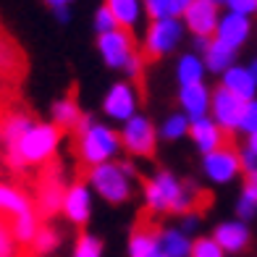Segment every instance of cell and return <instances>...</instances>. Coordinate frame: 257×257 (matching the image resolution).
Masks as SVG:
<instances>
[{
	"mask_svg": "<svg viewBox=\"0 0 257 257\" xmlns=\"http://www.w3.org/2000/svg\"><path fill=\"white\" fill-rule=\"evenodd\" d=\"M142 205L150 215H186L197 210L200 186L179 179L173 171L160 168L142 181Z\"/></svg>",
	"mask_w": 257,
	"mask_h": 257,
	"instance_id": "1",
	"label": "cell"
},
{
	"mask_svg": "<svg viewBox=\"0 0 257 257\" xmlns=\"http://www.w3.org/2000/svg\"><path fill=\"white\" fill-rule=\"evenodd\" d=\"M63 142V132L55 128L50 121H34V126L19 139L14 147L6 150V163L14 171H24L34 166H45L58 155Z\"/></svg>",
	"mask_w": 257,
	"mask_h": 257,
	"instance_id": "2",
	"label": "cell"
},
{
	"mask_svg": "<svg viewBox=\"0 0 257 257\" xmlns=\"http://www.w3.org/2000/svg\"><path fill=\"white\" fill-rule=\"evenodd\" d=\"M137 166L132 160H113L87 171V186L108 205H126L134 197Z\"/></svg>",
	"mask_w": 257,
	"mask_h": 257,
	"instance_id": "3",
	"label": "cell"
},
{
	"mask_svg": "<svg viewBox=\"0 0 257 257\" xmlns=\"http://www.w3.org/2000/svg\"><path fill=\"white\" fill-rule=\"evenodd\" d=\"M121 137L118 128H113L110 123L95 121L87 132L76 134V158L89 168L102 166V163H113L121 158Z\"/></svg>",
	"mask_w": 257,
	"mask_h": 257,
	"instance_id": "4",
	"label": "cell"
},
{
	"mask_svg": "<svg viewBox=\"0 0 257 257\" xmlns=\"http://www.w3.org/2000/svg\"><path fill=\"white\" fill-rule=\"evenodd\" d=\"M184 37H186V29L181 24V19H173V16L153 19L145 27V32H142L139 53L145 55V61L147 58H153V61H158V58H168V55H173L181 48Z\"/></svg>",
	"mask_w": 257,
	"mask_h": 257,
	"instance_id": "5",
	"label": "cell"
},
{
	"mask_svg": "<svg viewBox=\"0 0 257 257\" xmlns=\"http://www.w3.org/2000/svg\"><path fill=\"white\" fill-rule=\"evenodd\" d=\"M118 137H121V150L128 158L150 160V158H155V153H158V142H160L158 126L145 113H137L126 123H121Z\"/></svg>",
	"mask_w": 257,
	"mask_h": 257,
	"instance_id": "6",
	"label": "cell"
},
{
	"mask_svg": "<svg viewBox=\"0 0 257 257\" xmlns=\"http://www.w3.org/2000/svg\"><path fill=\"white\" fill-rule=\"evenodd\" d=\"M95 48H97V55H100L105 68H110V71H123L126 63L139 53V42L134 40L132 32L113 29L108 34H100L95 40Z\"/></svg>",
	"mask_w": 257,
	"mask_h": 257,
	"instance_id": "7",
	"label": "cell"
},
{
	"mask_svg": "<svg viewBox=\"0 0 257 257\" xmlns=\"http://www.w3.org/2000/svg\"><path fill=\"white\" fill-rule=\"evenodd\" d=\"M102 115L113 123H126L132 115L139 113V92H137V84L128 79H118L108 87V92L102 95Z\"/></svg>",
	"mask_w": 257,
	"mask_h": 257,
	"instance_id": "8",
	"label": "cell"
},
{
	"mask_svg": "<svg viewBox=\"0 0 257 257\" xmlns=\"http://www.w3.org/2000/svg\"><path fill=\"white\" fill-rule=\"evenodd\" d=\"M202 173L210 184L215 186H228L241 176V163H239V150L223 145L215 153L202 158Z\"/></svg>",
	"mask_w": 257,
	"mask_h": 257,
	"instance_id": "9",
	"label": "cell"
},
{
	"mask_svg": "<svg viewBox=\"0 0 257 257\" xmlns=\"http://www.w3.org/2000/svg\"><path fill=\"white\" fill-rule=\"evenodd\" d=\"M92 213H95V194L87 186V181H71L66 184L63 192V205H61V215L76 228H84Z\"/></svg>",
	"mask_w": 257,
	"mask_h": 257,
	"instance_id": "10",
	"label": "cell"
},
{
	"mask_svg": "<svg viewBox=\"0 0 257 257\" xmlns=\"http://www.w3.org/2000/svg\"><path fill=\"white\" fill-rule=\"evenodd\" d=\"M220 11L215 3H210V0H194V3L184 11L181 16V24L186 29V34H192V37H207L213 40L215 37V27L220 21Z\"/></svg>",
	"mask_w": 257,
	"mask_h": 257,
	"instance_id": "11",
	"label": "cell"
},
{
	"mask_svg": "<svg viewBox=\"0 0 257 257\" xmlns=\"http://www.w3.org/2000/svg\"><path fill=\"white\" fill-rule=\"evenodd\" d=\"M210 236H213L218 247L226 252V257L228 254H244L252 247V228H249V223L236 220V218H228V220L215 223V228H213Z\"/></svg>",
	"mask_w": 257,
	"mask_h": 257,
	"instance_id": "12",
	"label": "cell"
},
{
	"mask_svg": "<svg viewBox=\"0 0 257 257\" xmlns=\"http://www.w3.org/2000/svg\"><path fill=\"white\" fill-rule=\"evenodd\" d=\"M241 108H244V102L236 100L233 95H228L226 89H220V87L213 89V100H210V118L215 121V126H218L226 137L239 132Z\"/></svg>",
	"mask_w": 257,
	"mask_h": 257,
	"instance_id": "13",
	"label": "cell"
},
{
	"mask_svg": "<svg viewBox=\"0 0 257 257\" xmlns=\"http://www.w3.org/2000/svg\"><path fill=\"white\" fill-rule=\"evenodd\" d=\"M252 19L249 16H241V14H231V11H223L220 14V21H218V27H215V37L218 42H223L226 48L231 50H241L244 45L249 42L252 37Z\"/></svg>",
	"mask_w": 257,
	"mask_h": 257,
	"instance_id": "14",
	"label": "cell"
},
{
	"mask_svg": "<svg viewBox=\"0 0 257 257\" xmlns=\"http://www.w3.org/2000/svg\"><path fill=\"white\" fill-rule=\"evenodd\" d=\"M210 100H213V89L207 87V81H202V84L179 87V92H176L179 110H181L189 121H197V118H205V115H210Z\"/></svg>",
	"mask_w": 257,
	"mask_h": 257,
	"instance_id": "15",
	"label": "cell"
},
{
	"mask_svg": "<svg viewBox=\"0 0 257 257\" xmlns=\"http://www.w3.org/2000/svg\"><path fill=\"white\" fill-rule=\"evenodd\" d=\"M63 192H66V184L61 181L58 173H50V176H45L40 189H37V200L34 202V210H37L40 218H55L61 215V205H63Z\"/></svg>",
	"mask_w": 257,
	"mask_h": 257,
	"instance_id": "16",
	"label": "cell"
},
{
	"mask_svg": "<svg viewBox=\"0 0 257 257\" xmlns=\"http://www.w3.org/2000/svg\"><path fill=\"white\" fill-rule=\"evenodd\" d=\"M218 79H220L218 87L226 89L228 95H233L241 102H249V100L257 97V81H254V76L249 74V68L244 63H233L228 71H223Z\"/></svg>",
	"mask_w": 257,
	"mask_h": 257,
	"instance_id": "17",
	"label": "cell"
},
{
	"mask_svg": "<svg viewBox=\"0 0 257 257\" xmlns=\"http://www.w3.org/2000/svg\"><path fill=\"white\" fill-rule=\"evenodd\" d=\"M189 139H192L194 150H197L202 158L210 155V153H215V150H220V147L226 145V134L215 126V121L210 118V115L192 121V126H189Z\"/></svg>",
	"mask_w": 257,
	"mask_h": 257,
	"instance_id": "18",
	"label": "cell"
},
{
	"mask_svg": "<svg viewBox=\"0 0 257 257\" xmlns=\"http://www.w3.org/2000/svg\"><path fill=\"white\" fill-rule=\"evenodd\" d=\"M102 6L113 14L115 24L118 29H126V32H137L145 21V6L142 0H102Z\"/></svg>",
	"mask_w": 257,
	"mask_h": 257,
	"instance_id": "19",
	"label": "cell"
},
{
	"mask_svg": "<svg viewBox=\"0 0 257 257\" xmlns=\"http://www.w3.org/2000/svg\"><path fill=\"white\" fill-rule=\"evenodd\" d=\"M173 76H176V84H179V87L202 84V81L207 79L202 55H197L194 50L181 53V55L176 58V63H173Z\"/></svg>",
	"mask_w": 257,
	"mask_h": 257,
	"instance_id": "20",
	"label": "cell"
},
{
	"mask_svg": "<svg viewBox=\"0 0 257 257\" xmlns=\"http://www.w3.org/2000/svg\"><path fill=\"white\" fill-rule=\"evenodd\" d=\"M81 105L76 102V97L71 95H66V97H58L53 100L50 105V123L55 128H61V132H74L79 118H81Z\"/></svg>",
	"mask_w": 257,
	"mask_h": 257,
	"instance_id": "21",
	"label": "cell"
},
{
	"mask_svg": "<svg viewBox=\"0 0 257 257\" xmlns=\"http://www.w3.org/2000/svg\"><path fill=\"white\" fill-rule=\"evenodd\" d=\"M29 210H34V202H32V197L24 189L0 181V215L16 218L21 213H29Z\"/></svg>",
	"mask_w": 257,
	"mask_h": 257,
	"instance_id": "22",
	"label": "cell"
},
{
	"mask_svg": "<svg viewBox=\"0 0 257 257\" xmlns=\"http://www.w3.org/2000/svg\"><path fill=\"white\" fill-rule=\"evenodd\" d=\"M34 126V118L29 113L24 110H11L3 121H0V142H3V147H14L21 137H24L29 128Z\"/></svg>",
	"mask_w": 257,
	"mask_h": 257,
	"instance_id": "23",
	"label": "cell"
},
{
	"mask_svg": "<svg viewBox=\"0 0 257 257\" xmlns=\"http://www.w3.org/2000/svg\"><path fill=\"white\" fill-rule=\"evenodd\" d=\"M158 244L160 252H166L168 257H189L192 252V236H186L179 226L158 228Z\"/></svg>",
	"mask_w": 257,
	"mask_h": 257,
	"instance_id": "24",
	"label": "cell"
},
{
	"mask_svg": "<svg viewBox=\"0 0 257 257\" xmlns=\"http://www.w3.org/2000/svg\"><path fill=\"white\" fill-rule=\"evenodd\" d=\"M202 63H205V71L207 74L220 76L223 71H228V68L236 63V50L226 48V45L218 42V40H210L207 50L202 53Z\"/></svg>",
	"mask_w": 257,
	"mask_h": 257,
	"instance_id": "25",
	"label": "cell"
},
{
	"mask_svg": "<svg viewBox=\"0 0 257 257\" xmlns=\"http://www.w3.org/2000/svg\"><path fill=\"white\" fill-rule=\"evenodd\" d=\"M160 252V244H158V231L155 228H134L128 233V241H126V254L128 257H155Z\"/></svg>",
	"mask_w": 257,
	"mask_h": 257,
	"instance_id": "26",
	"label": "cell"
},
{
	"mask_svg": "<svg viewBox=\"0 0 257 257\" xmlns=\"http://www.w3.org/2000/svg\"><path fill=\"white\" fill-rule=\"evenodd\" d=\"M42 226V218L37 215V210H29V213H21L16 218H11V236H14V241L19 244V247H29L32 239L37 236V231Z\"/></svg>",
	"mask_w": 257,
	"mask_h": 257,
	"instance_id": "27",
	"label": "cell"
},
{
	"mask_svg": "<svg viewBox=\"0 0 257 257\" xmlns=\"http://www.w3.org/2000/svg\"><path fill=\"white\" fill-rule=\"evenodd\" d=\"M189 126H192V121L186 118L181 110H173V113H168L166 118L160 121L158 137L163 139V142H179V139L189 137Z\"/></svg>",
	"mask_w": 257,
	"mask_h": 257,
	"instance_id": "28",
	"label": "cell"
},
{
	"mask_svg": "<svg viewBox=\"0 0 257 257\" xmlns=\"http://www.w3.org/2000/svg\"><path fill=\"white\" fill-rule=\"evenodd\" d=\"M61 241H63L61 231H58L55 226H50V223H42L40 231H37V236L32 239L29 249L37 254V257H48V254H55V252H58Z\"/></svg>",
	"mask_w": 257,
	"mask_h": 257,
	"instance_id": "29",
	"label": "cell"
},
{
	"mask_svg": "<svg viewBox=\"0 0 257 257\" xmlns=\"http://www.w3.org/2000/svg\"><path fill=\"white\" fill-rule=\"evenodd\" d=\"M71 257H105V241L97 236V233L81 231L74 239Z\"/></svg>",
	"mask_w": 257,
	"mask_h": 257,
	"instance_id": "30",
	"label": "cell"
},
{
	"mask_svg": "<svg viewBox=\"0 0 257 257\" xmlns=\"http://www.w3.org/2000/svg\"><path fill=\"white\" fill-rule=\"evenodd\" d=\"M21 71V53L8 37H0V74L14 76Z\"/></svg>",
	"mask_w": 257,
	"mask_h": 257,
	"instance_id": "31",
	"label": "cell"
},
{
	"mask_svg": "<svg viewBox=\"0 0 257 257\" xmlns=\"http://www.w3.org/2000/svg\"><path fill=\"white\" fill-rule=\"evenodd\" d=\"M189 257H226V252L215 244V239L210 233H202V236L192 239V252Z\"/></svg>",
	"mask_w": 257,
	"mask_h": 257,
	"instance_id": "32",
	"label": "cell"
},
{
	"mask_svg": "<svg viewBox=\"0 0 257 257\" xmlns=\"http://www.w3.org/2000/svg\"><path fill=\"white\" fill-rule=\"evenodd\" d=\"M257 132V97L249 100V102H244V108H241V118H239V132L236 134H244V137H249Z\"/></svg>",
	"mask_w": 257,
	"mask_h": 257,
	"instance_id": "33",
	"label": "cell"
},
{
	"mask_svg": "<svg viewBox=\"0 0 257 257\" xmlns=\"http://www.w3.org/2000/svg\"><path fill=\"white\" fill-rule=\"evenodd\" d=\"M92 27H95L97 37H100V34H108V32H113V29H118V24H115L113 14H110V11L105 8V6H97L95 16H92Z\"/></svg>",
	"mask_w": 257,
	"mask_h": 257,
	"instance_id": "34",
	"label": "cell"
},
{
	"mask_svg": "<svg viewBox=\"0 0 257 257\" xmlns=\"http://www.w3.org/2000/svg\"><path fill=\"white\" fill-rule=\"evenodd\" d=\"M220 8L241 16H257V0H220Z\"/></svg>",
	"mask_w": 257,
	"mask_h": 257,
	"instance_id": "35",
	"label": "cell"
},
{
	"mask_svg": "<svg viewBox=\"0 0 257 257\" xmlns=\"http://www.w3.org/2000/svg\"><path fill=\"white\" fill-rule=\"evenodd\" d=\"M19 254V244L11 236V228L3 218H0V257H16Z\"/></svg>",
	"mask_w": 257,
	"mask_h": 257,
	"instance_id": "36",
	"label": "cell"
},
{
	"mask_svg": "<svg viewBox=\"0 0 257 257\" xmlns=\"http://www.w3.org/2000/svg\"><path fill=\"white\" fill-rule=\"evenodd\" d=\"M171 3H173V0H142L145 16H150V21L171 16Z\"/></svg>",
	"mask_w": 257,
	"mask_h": 257,
	"instance_id": "37",
	"label": "cell"
},
{
	"mask_svg": "<svg viewBox=\"0 0 257 257\" xmlns=\"http://www.w3.org/2000/svg\"><path fill=\"white\" fill-rule=\"evenodd\" d=\"M186 236H197L200 233V226H202V215H200V210H194V213H186V215H181L179 218V223H176Z\"/></svg>",
	"mask_w": 257,
	"mask_h": 257,
	"instance_id": "38",
	"label": "cell"
},
{
	"mask_svg": "<svg viewBox=\"0 0 257 257\" xmlns=\"http://www.w3.org/2000/svg\"><path fill=\"white\" fill-rule=\"evenodd\" d=\"M239 197H244L247 202H252V205L257 207V171H254V173H244Z\"/></svg>",
	"mask_w": 257,
	"mask_h": 257,
	"instance_id": "39",
	"label": "cell"
},
{
	"mask_svg": "<svg viewBox=\"0 0 257 257\" xmlns=\"http://www.w3.org/2000/svg\"><path fill=\"white\" fill-rule=\"evenodd\" d=\"M142 71H145V55L142 53H137L132 61L126 63V68H123V74H126V79L128 81H137L139 76H142Z\"/></svg>",
	"mask_w": 257,
	"mask_h": 257,
	"instance_id": "40",
	"label": "cell"
},
{
	"mask_svg": "<svg viewBox=\"0 0 257 257\" xmlns=\"http://www.w3.org/2000/svg\"><path fill=\"white\" fill-rule=\"evenodd\" d=\"M239 163H241V176L244 173H254L257 171V158L252 153H247V150H239Z\"/></svg>",
	"mask_w": 257,
	"mask_h": 257,
	"instance_id": "41",
	"label": "cell"
},
{
	"mask_svg": "<svg viewBox=\"0 0 257 257\" xmlns=\"http://www.w3.org/2000/svg\"><path fill=\"white\" fill-rule=\"evenodd\" d=\"M192 3H194V0H173V3H171V16H173V19H181L184 11L189 8Z\"/></svg>",
	"mask_w": 257,
	"mask_h": 257,
	"instance_id": "42",
	"label": "cell"
},
{
	"mask_svg": "<svg viewBox=\"0 0 257 257\" xmlns=\"http://www.w3.org/2000/svg\"><path fill=\"white\" fill-rule=\"evenodd\" d=\"M45 6H48L50 11H61V8H71L76 0H42Z\"/></svg>",
	"mask_w": 257,
	"mask_h": 257,
	"instance_id": "43",
	"label": "cell"
},
{
	"mask_svg": "<svg viewBox=\"0 0 257 257\" xmlns=\"http://www.w3.org/2000/svg\"><path fill=\"white\" fill-rule=\"evenodd\" d=\"M244 150H247V153H252V155L257 158V132L249 134V137H244Z\"/></svg>",
	"mask_w": 257,
	"mask_h": 257,
	"instance_id": "44",
	"label": "cell"
},
{
	"mask_svg": "<svg viewBox=\"0 0 257 257\" xmlns=\"http://www.w3.org/2000/svg\"><path fill=\"white\" fill-rule=\"evenodd\" d=\"M192 45H194V53H197V55H202V53L207 50L210 40H207V37H192Z\"/></svg>",
	"mask_w": 257,
	"mask_h": 257,
	"instance_id": "45",
	"label": "cell"
},
{
	"mask_svg": "<svg viewBox=\"0 0 257 257\" xmlns=\"http://www.w3.org/2000/svg\"><path fill=\"white\" fill-rule=\"evenodd\" d=\"M53 16L58 24H68L71 21V8H61V11H53Z\"/></svg>",
	"mask_w": 257,
	"mask_h": 257,
	"instance_id": "46",
	"label": "cell"
},
{
	"mask_svg": "<svg viewBox=\"0 0 257 257\" xmlns=\"http://www.w3.org/2000/svg\"><path fill=\"white\" fill-rule=\"evenodd\" d=\"M247 68H249V74H252V76H254V81H257V55H254L252 61L247 63Z\"/></svg>",
	"mask_w": 257,
	"mask_h": 257,
	"instance_id": "47",
	"label": "cell"
},
{
	"mask_svg": "<svg viewBox=\"0 0 257 257\" xmlns=\"http://www.w3.org/2000/svg\"><path fill=\"white\" fill-rule=\"evenodd\" d=\"M155 257H168V254H166V252H158V254H155Z\"/></svg>",
	"mask_w": 257,
	"mask_h": 257,
	"instance_id": "48",
	"label": "cell"
}]
</instances>
